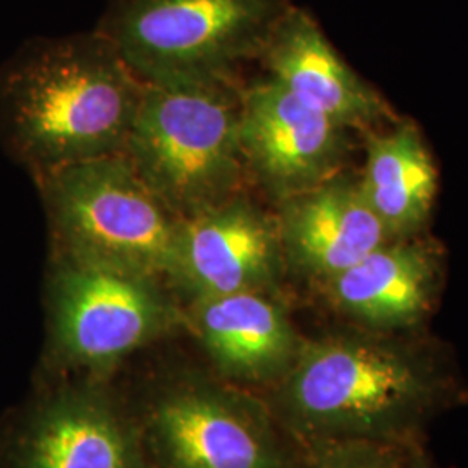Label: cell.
I'll return each mask as SVG.
<instances>
[{
  "mask_svg": "<svg viewBox=\"0 0 468 468\" xmlns=\"http://www.w3.org/2000/svg\"><path fill=\"white\" fill-rule=\"evenodd\" d=\"M283 255L295 268L328 282L388 241L359 183L328 179L284 198L278 220Z\"/></svg>",
  "mask_w": 468,
  "mask_h": 468,
  "instance_id": "30bf717a",
  "label": "cell"
},
{
  "mask_svg": "<svg viewBox=\"0 0 468 468\" xmlns=\"http://www.w3.org/2000/svg\"><path fill=\"white\" fill-rule=\"evenodd\" d=\"M332 301L352 318L401 328L423 318L432 301L435 268L419 245L388 241L328 282Z\"/></svg>",
  "mask_w": 468,
  "mask_h": 468,
  "instance_id": "5bb4252c",
  "label": "cell"
},
{
  "mask_svg": "<svg viewBox=\"0 0 468 468\" xmlns=\"http://www.w3.org/2000/svg\"><path fill=\"white\" fill-rule=\"evenodd\" d=\"M406 468H429L425 465V462L423 460H417V462H411L410 465Z\"/></svg>",
  "mask_w": 468,
  "mask_h": 468,
  "instance_id": "e0dca14e",
  "label": "cell"
},
{
  "mask_svg": "<svg viewBox=\"0 0 468 468\" xmlns=\"http://www.w3.org/2000/svg\"><path fill=\"white\" fill-rule=\"evenodd\" d=\"M399 441L340 439L326 441L309 468H406Z\"/></svg>",
  "mask_w": 468,
  "mask_h": 468,
  "instance_id": "2e32d148",
  "label": "cell"
},
{
  "mask_svg": "<svg viewBox=\"0 0 468 468\" xmlns=\"http://www.w3.org/2000/svg\"><path fill=\"white\" fill-rule=\"evenodd\" d=\"M261 54L272 80L342 127H361L384 113L378 98L334 49L318 21L290 5L274 23Z\"/></svg>",
  "mask_w": 468,
  "mask_h": 468,
  "instance_id": "8fae6325",
  "label": "cell"
},
{
  "mask_svg": "<svg viewBox=\"0 0 468 468\" xmlns=\"http://www.w3.org/2000/svg\"><path fill=\"white\" fill-rule=\"evenodd\" d=\"M146 82L100 32L30 52L4 85L5 129L42 174L120 154Z\"/></svg>",
  "mask_w": 468,
  "mask_h": 468,
  "instance_id": "6da1fadb",
  "label": "cell"
},
{
  "mask_svg": "<svg viewBox=\"0 0 468 468\" xmlns=\"http://www.w3.org/2000/svg\"><path fill=\"white\" fill-rule=\"evenodd\" d=\"M179 218L236 197L245 160L239 100L224 82L146 84L120 153Z\"/></svg>",
  "mask_w": 468,
  "mask_h": 468,
  "instance_id": "3957f363",
  "label": "cell"
},
{
  "mask_svg": "<svg viewBox=\"0 0 468 468\" xmlns=\"http://www.w3.org/2000/svg\"><path fill=\"white\" fill-rule=\"evenodd\" d=\"M286 0H110L100 32L146 84L224 82L261 52Z\"/></svg>",
  "mask_w": 468,
  "mask_h": 468,
  "instance_id": "277c9868",
  "label": "cell"
},
{
  "mask_svg": "<svg viewBox=\"0 0 468 468\" xmlns=\"http://www.w3.org/2000/svg\"><path fill=\"white\" fill-rule=\"evenodd\" d=\"M176 321L158 280L65 261L52 282V335L77 367L104 368L148 346Z\"/></svg>",
  "mask_w": 468,
  "mask_h": 468,
  "instance_id": "8992f818",
  "label": "cell"
},
{
  "mask_svg": "<svg viewBox=\"0 0 468 468\" xmlns=\"http://www.w3.org/2000/svg\"><path fill=\"white\" fill-rule=\"evenodd\" d=\"M44 187L68 261L170 278L181 218L151 193L123 154L48 172Z\"/></svg>",
  "mask_w": 468,
  "mask_h": 468,
  "instance_id": "5b68a950",
  "label": "cell"
},
{
  "mask_svg": "<svg viewBox=\"0 0 468 468\" xmlns=\"http://www.w3.org/2000/svg\"><path fill=\"white\" fill-rule=\"evenodd\" d=\"M191 323L216 367L243 382L283 378L302 346L283 309L264 292L195 301Z\"/></svg>",
  "mask_w": 468,
  "mask_h": 468,
  "instance_id": "7c38bea8",
  "label": "cell"
},
{
  "mask_svg": "<svg viewBox=\"0 0 468 468\" xmlns=\"http://www.w3.org/2000/svg\"><path fill=\"white\" fill-rule=\"evenodd\" d=\"M432 369L413 354L368 338H323L301 346L283 375L282 406L316 441H399L435 399Z\"/></svg>",
  "mask_w": 468,
  "mask_h": 468,
  "instance_id": "7a4b0ae2",
  "label": "cell"
},
{
  "mask_svg": "<svg viewBox=\"0 0 468 468\" xmlns=\"http://www.w3.org/2000/svg\"><path fill=\"white\" fill-rule=\"evenodd\" d=\"M359 186L390 238L425 222L434 205L437 170L413 125L369 139Z\"/></svg>",
  "mask_w": 468,
  "mask_h": 468,
  "instance_id": "9a60e30c",
  "label": "cell"
},
{
  "mask_svg": "<svg viewBox=\"0 0 468 468\" xmlns=\"http://www.w3.org/2000/svg\"><path fill=\"white\" fill-rule=\"evenodd\" d=\"M148 425L162 468H283L268 411L236 390L177 385L154 402Z\"/></svg>",
  "mask_w": 468,
  "mask_h": 468,
  "instance_id": "52a82bcc",
  "label": "cell"
},
{
  "mask_svg": "<svg viewBox=\"0 0 468 468\" xmlns=\"http://www.w3.org/2000/svg\"><path fill=\"white\" fill-rule=\"evenodd\" d=\"M344 129L272 79L239 100L245 165L283 198L330 179L340 160Z\"/></svg>",
  "mask_w": 468,
  "mask_h": 468,
  "instance_id": "9c48e42d",
  "label": "cell"
},
{
  "mask_svg": "<svg viewBox=\"0 0 468 468\" xmlns=\"http://www.w3.org/2000/svg\"><path fill=\"white\" fill-rule=\"evenodd\" d=\"M19 468H144L139 441L117 410L90 390L48 402L23 437Z\"/></svg>",
  "mask_w": 468,
  "mask_h": 468,
  "instance_id": "4fadbf2b",
  "label": "cell"
},
{
  "mask_svg": "<svg viewBox=\"0 0 468 468\" xmlns=\"http://www.w3.org/2000/svg\"><path fill=\"white\" fill-rule=\"evenodd\" d=\"M283 247L272 222L241 197L181 218L170 282L195 301L264 292L278 276Z\"/></svg>",
  "mask_w": 468,
  "mask_h": 468,
  "instance_id": "ba28073f",
  "label": "cell"
}]
</instances>
